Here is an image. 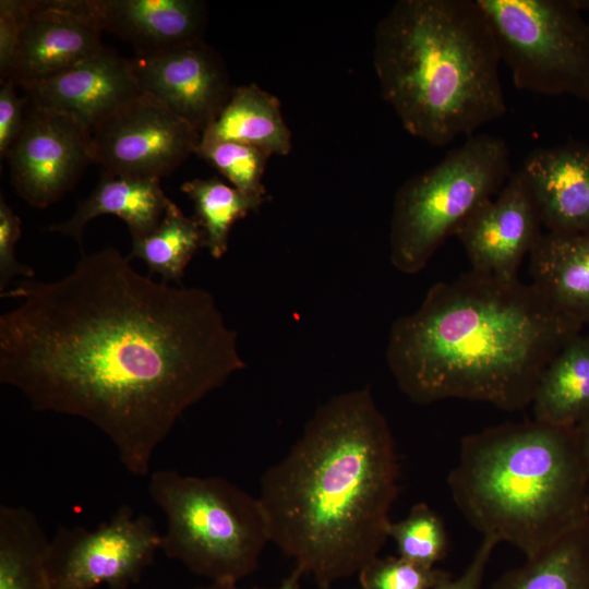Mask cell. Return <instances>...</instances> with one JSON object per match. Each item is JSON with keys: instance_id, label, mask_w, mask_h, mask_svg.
I'll return each instance as SVG.
<instances>
[{"instance_id": "6da1fadb", "label": "cell", "mask_w": 589, "mask_h": 589, "mask_svg": "<svg viewBox=\"0 0 589 589\" xmlns=\"http://www.w3.org/2000/svg\"><path fill=\"white\" fill-rule=\"evenodd\" d=\"M108 247L55 281L1 293L0 382L34 410L82 418L133 476L182 414L247 366L213 294L144 276Z\"/></svg>"}, {"instance_id": "4dcf8cb0", "label": "cell", "mask_w": 589, "mask_h": 589, "mask_svg": "<svg viewBox=\"0 0 589 589\" xmlns=\"http://www.w3.org/2000/svg\"><path fill=\"white\" fill-rule=\"evenodd\" d=\"M12 77L1 83L0 88V156L5 158L17 139L25 120L28 98L20 97Z\"/></svg>"}, {"instance_id": "52a82bcc", "label": "cell", "mask_w": 589, "mask_h": 589, "mask_svg": "<svg viewBox=\"0 0 589 589\" xmlns=\"http://www.w3.org/2000/svg\"><path fill=\"white\" fill-rule=\"evenodd\" d=\"M510 177L509 148L491 134L471 135L435 166L407 179L394 199L389 259L404 274L422 271L443 242Z\"/></svg>"}, {"instance_id": "8992f818", "label": "cell", "mask_w": 589, "mask_h": 589, "mask_svg": "<svg viewBox=\"0 0 589 589\" xmlns=\"http://www.w3.org/2000/svg\"><path fill=\"white\" fill-rule=\"evenodd\" d=\"M148 492L166 517L160 550L209 582H231L259 566L269 527L257 496L223 477L151 473Z\"/></svg>"}, {"instance_id": "d4e9b609", "label": "cell", "mask_w": 589, "mask_h": 589, "mask_svg": "<svg viewBox=\"0 0 589 589\" xmlns=\"http://www.w3.org/2000/svg\"><path fill=\"white\" fill-rule=\"evenodd\" d=\"M181 190L193 202L194 218L204 233V247L214 259L227 252L233 224L263 205L216 177L192 179L184 182Z\"/></svg>"}, {"instance_id": "836d02e7", "label": "cell", "mask_w": 589, "mask_h": 589, "mask_svg": "<svg viewBox=\"0 0 589 589\" xmlns=\"http://www.w3.org/2000/svg\"><path fill=\"white\" fill-rule=\"evenodd\" d=\"M580 447L585 460L587 478H588V500H589V416H587L578 425Z\"/></svg>"}, {"instance_id": "484cf974", "label": "cell", "mask_w": 589, "mask_h": 589, "mask_svg": "<svg viewBox=\"0 0 589 589\" xmlns=\"http://www.w3.org/2000/svg\"><path fill=\"white\" fill-rule=\"evenodd\" d=\"M195 154L216 168L231 185L247 196L266 203L269 199L262 178L272 154L264 148L201 136Z\"/></svg>"}, {"instance_id": "83f0119b", "label": "cell", "mask_w": 589, "mask_h": 589, "mask_svg": "<svg viewBox=\"0 0 589 589\" xmlns=\"http://www.w3.org/2000/svg\"><path fill=\"white\" fill-rule=\"evenodd\" d=\"M449 573L400 556L380 555L359 573L360 589H434Z\"/></svg>"}, {"instance_id": "e575fe53", "label": "cell", "mask_w": 589, "mask_h": 589, "mask_svg": "<svg viewBox=\"0 0 589 589\" xmlns=\"http://www.w3.org/2000/svg\"><path fill=\"white\" fill-rule=\"evenodd\" d=\"M573 4L581 12L589 10V1L586 0H572Z\"/></svg>"}, {"instance_id": "5b68a950", "label": "cell", "mask_w": 589, "mask_h": 589, "mask_svg": "<svg viewBox=\"0 0 589 589\" xmlns=\"http://www.w3.org/2000/svg\"><path fill=\"white\" fill-rule=\"evenodd\" d=\"M447 484L456 507L482 538L509 543L526 558L589 518L577 426L532 420L468 434Z\"/></svg>"}, {"instance_id": "5bb4252c", "label": "cell", "mask_w": 589, "mask_h": 589, "mask_svg": "<svg viewBox=\"0 0 589 589\" xmlns=\"http://www.w3.org/2000/svg\"><path fill=\"white\" fill-rule=\"evenodd\" d=\"M10 77L19 87L68 70L106 48L88 0L26 1Z\"/></svg>"}, {"instance_id": "7c38bea8", "label": "cell", "mask_w": 589, "mask_h": 589, "mask_svg": "<svg viewBox=\"0 0 589 589\" xmlns=\"http://www.w3.org/2000/svg\"><path fill=\"white\" fill-rule=\"evenodd\" d=\"M129 60L141 91L201 134L218 117L235 88L223 58L203 39Z\"/></svg>"}, {"instance_id": "30bf717a", "label": "cell", "mask_w": 589, "mask_h": 589, "mask_svg": "<svg viewBox=\"0 0 589 589\" xmlns=\"http://www.w3.org/2000/svg\"><path fill=\"white\" fill-rule=\"evenodd\" d=\"M202 134L142 92L91 132L92 163L104 172L161 179L195 154Z\"/></svg>"}, {"instance_id": "277c9868", "label": "cell", "mask_w": 589, "mask_h": 589, "mask_svg": "<svg viewBox=\"0 0 589 589\" xmlns=\"http://www.w3.org/2000/svg\"><path fill=\"white\" fill-rule=\"evenodd\" d=\"M501 57L478 0H399L374 33L383 99L431 145L468 137L507 110Z\"/></svg>"}, {"instance_id": "1f68e13d", "label": "cell", "mask_w": 589, "mask_h": 589, "mask_svg": "<svg viewBox=\"0 0 589 589\" xmlns=\"http://www.w3.org/2000/svg\"><path fill=\"white\" fill-rule=\"evenodd\" d=\"M497 544L491 538H482L480 545L464 573L457 578H453L448 574L434 589H481L485 569Z\"/></svg>"}, {"instance_id": "4316f807", "label": "cell", "mask_w": 589, "mask_h": 589, "mask_svg": "<svg viewBox=\"0 0 589 589\" xmlns=\"http://www.w3.org/2000/svg\"><path fill=\"white\" fill-rule=\"evenodd\" d=\"M388 538L398 556L425 567H435L448 549L445 525L426 503L414 504L405 518L392 521Z\"/></svg>"}, {"instance_id": "9c48e42d", "label": "cell", "mask_w": 589, "mask_h": 589, "mask_svg": "<svg viewBox=\"0 0 589 589\" xmlns=\"http://www.w3.org/2000/svg\"><path fill=\"white\" fill-rule=\"evenodd\" d=\"M154 520L123 505L94 529L60 526L46 564L53 589H129L160 550Z\"/></svg>"}, {"instance_id": "3957f363", "label": "cell", "mask_w": 589, "mask_h": 589, "mask_svg": "<svg viewBox=\"0 0 589 589\" xmlns=\"http://www.w3.org/2000/svg\"><path fill=\"white\" fill-rule=\"evenodd\" d=\"M581 328L532 284L470 269L434 284L393 323L386 361L416 404L465 399L517 411L531 405L545 368Z\"/></svg>"}, {"instance_id": "f1b7e54d", "label": "cell", "mask_w": 589, "mask_h": 589, "mask_svg": "<svg viewBox=\"0 0 589 589\" xmlns=\"http://www.w3.org/2000/svg\"><path fill=\"white\" fill-rule=\"evenodd\" d=\"M22 221L8 205L3 196L0 197V291L4 289L15 275H23L28 279L35 276L32 267L21 264L15 257V244L22 236Z\"/></svg>"}, {"instance_id": "7a4b0ae2", "label": "cell", "mask_w": 589, "mask_h": 589, "mask_svg": "<svg viewBox=\"0 0 589 589\" xmlns=\"http://www.w3.org/2000/svg\"><path fill=\"white\" fill-rule=\"evenodd\" d=\"M399 464L369 387L333 396L261 478L271 542L318 588L358 574L388 539Z\"/></svg>"}, {"instance_id": "8fae6325", "label": "cell", "mask_w": 589, "mask_h": 589, "mask_svg": "<svg viewBox=\"0 0 589 589\" xmlns=\"http://www.w3.org/2000/svg\"><path fill=\"white\" fill-rule=\"evenodd\" d=\"M89 144L91 131L82 123L28 100L23 128L5 157L17 195L36 208L57 202L92 163Z\"/></svg>"}, {"instance_id": "ba28073f", "label": "cell", "mask_w": 589, "mask_h": 589, "mask_svg": "<svg viewBox=\"0 0 589 589\" xmlns=\"http://www.w3.org/2000/svg\"><path fill=\"white\" fill-rule=\"evenodd\" d=\"M517 88L589 100V26L572 0H478Z\"/></svg>"}, {"instance_id": "44dd1931", "label": "cell", "mask_w": 589, "mask_h": 589, "mask_svg": "<svg viewBox=\"0 0 589 589\" xmlns=\"http://www.w3.org/2000/svg\"><path fill=\"white\" fill-rule=\"evenodd\" d=\"M202 134L257 146L272 155L286 156L292 148L279 99L254 83L235 86L218 117Z\"/></svg>"}, {"instance_id": "d590c367", "label": "cell", "mask_w": 589, "mask_h": 589, "mask_svg": "<svg viewBox=\"0 0 589 589\" xmlns=\"http://www.w3.org/2000/svg\"><path fill=\"white\" fill-rule=\"evenodd\" d=\"M321 589H334V588L332 586V587H326V588H321ZM357 589H360V588H357Z\"/></svg>"}, {"instance_id": "e0dca14e", "label": "cell", "mask_w": 589, "mask_h": 589, "mask_svg": "<svg viewBox=\"0 0 589 589\" xmlns=\"http://www.w3.org/2000/svg\"><path fill=\"white\" fill-rule=\"evenodd\" d=\"M104 32L149 55L203 39L207 11L199 0H88Z\"/></svg>"}, {"instance_id": "cb8c5ba5", "label": "cell", "mask_w": 589, "mask_h": 589, "mask_svg": "<svg viewBox=\"0 0 589 589\" xmlns=\"http://www.w3.org/2000/svg\"><path fill=\"white\" fill-rule=\"evenodd\" d=\"M202 247L204 233L197 220L185 216L171 201L156 228L132 239L128 257L142 260L149 273L161 275L165 283H180L185 267Z\"/></svg>"}, {"instance_id": "f546056e", "label": "cell", "mask_w": 589, "mask_h": 589, "mask_svg": "<svg viewBox=\"0 0 589 589\" xmlns=\"http://www.w3.org/2000/svg\"><path fill=\"white\" fill-rule=\"evenodd\" d=\"M26 15L25 0L0 1V83L10 77Z\"/></svg>"}, {"instance_id": "d6986e66", "label": "cell", "mask_w": 589, "mask_h": 589, "mask_svg": "<svg viewBox=\"0 0 589 589\" xmlns=\"http://www.w3.org/2000/svg\"><path fill=\"white\" fill-rule=\"evenodd\" d=\"M170 202L160 179L103 172L94 191L79 203L73 215L49 230L74 238L82 244L84 228L92 219L115 215L128 225L132 239H137L156 228Z\"/></svg>"}, {"instance_id": "4fadbf2b", "label": "cell", "mask_w": 589, "mask_h": 589, "mask_svg": "<svg viewBox=\"0 0 589 589\" xmlns=\"http://www.w3.org/2000/svg\"><path fill=\"white\" fill-rule=\"evenodd\" d=\"M541 219L532 193L517 170L496 197L480 203L456 228L471 269L513 280L536 244Z\"/></svg>"}, {"instance_id": "2e32d148", "label": "cell", "mask_w": 589, "mask_h": 589, "mask_svg": "<svg viewBox=\"0 0 589 589\" xmlns=\"http://www.w3.org/2000/svg\"><path fill=\"white\" fill-rule=\"evenodd\" d=\"M518 171L546 231H589V144L568 142L531 151Z\"/></svg>"}, {"instance_id": "7402d4cb", "label": "cell", "mask_w": 589, "mask_h": 589, "mask_svg": "<svg viewBox=\"0 0 589 589\" xmlns=\"http://www.w3.org/2000/svg\"><path fill=\"white\" fill-rule=\"evenodd\" d=\"M49 540L23 505L0 506V589H53L46 564Z\"/></svg>"}, {"instance_id": "ac0fdd59", "label": "cell", "mask_w": 589, "mask_h": 589, "mask_svg": "<svg viewBox=\"0 0 589 589\" xmlns=\"http://www.w3.org/2000/svg\"><path fill=\"white\" fill-rule=\"evenodd\" d=\"M531 284L561 314L589 324V231H545L529 253Z\"/></svg>"}, {"instance_id": "ffe728a7", "label": "cell", "mask_w": 589, "mask_h": 589, "mask_svg": "<svg viewBox=\"0 0 589 589\" xmlns=\"http://www.w3.org/2000/svg\"><path fill=\"white\" fill-rule=\"evenodd\" d=\"M533 420L577 426L589 416V336H573L545 368L531 405Z\"/></svg>"}, {"instance_id": "603a6c76", "label": "cell", "mask_w": 589, "mask_h": 589, "mask_svg": "<svg viewBox=\"0 0 589 589\" xmlns=\"http://www.w3.org/2000/svg\"><path fill=\"white\" fill-rule=\"evenodd\" d=\"M490 589H589V518Z\"/></svg>"}, {"instance_id": "d6a6232c", "label": "cell", "mask_w": 589, "mask_h": 589, "mask_svg": "<svg viewBox=\"0 0 589 589\" xmlns=\"http://www.w3.org/2000/svg\"><path fill=\"white\" fill-rule=\"evenodd\" d=\"M304 576L298 568L291 572L281 584L274 589H300V579ZM193 589H240L237 584L231 582H209L205 586H199Z\"/></svg>"}, {"instance_id": "9a60e30c", "label": "cell", "mask_w": 589, "mask_h": 589, "mask_svg": "<svg viewBox=\"0 0 589 589\" xmlns=\"http://www.w3.org/2000/svg\"><path fill=\"white\" fill-rule=\"evenodd\" d=\"M20 88L35 106L68 115L91 132L142 93L130 60L108 48Z\"/></svg>"}]
</instances>
